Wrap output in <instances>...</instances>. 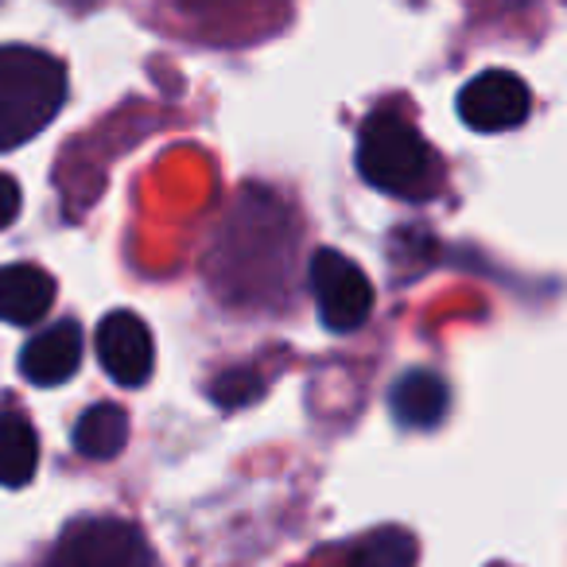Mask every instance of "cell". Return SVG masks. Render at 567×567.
<instances>
[{
    "label": "cell",
    "mask_w": 567,
    "mask_h": 567,
    "mask_svg": "<svg viewBox=\"0 0 567 567\" xmlns=\"http://www.w3.org/2000/svg\"><path fill=\"white\" fill-rule=\"evenodd\" d=\"M358 172L370 187L404 203H424L443 187L440 152L393 105H381L358 128Z\"/></svg>",
    "instance_id": "1"
},
{
    "label": "cell",
    "mask_w": 567,
    "mask_h": 567,
    "mask_svg": "<svg viewBox=\"0 0 567 567\" xmlns=\"http://www.w3.org/2000/svg\"><path fill=\"white\" fill-rule=\"evenodd\" d=\"M66 102V66L35 48H0V152L20 148Z\"/></svg>",
    "instance_id": "2"
},
{
    "label": "cell",
    "mask_w": 567,
    "mask_h": 567,
    "mask_svg": "<svg viewBox=\"0 0 567 567\" xmlns=\"http://www.w3.org/2000/svg\"><path fill=\"white\" fill-rule=\"evenodd\" d=\"M43 567H156V556L133 520L82 517L66 525Z\"/></svg>",
    "instance_id": "3"
},
{
    "label": "cell",
    "mask_w": 567,
    "mask_h": 567,
    "mask_svg": "<svg viewBox=\"0 0 567 567\" xmlns=\"http://www.w3.org/2000/svg\"><path fill=\"white\" fill-rule=\"evenodd\" d=\"M308 284L327 331L350 334L358 327H365V319L373 316V284L347 252L319 249L311 257Z\"/></svg>",
    "instance_id": "4"
},
{
    "label": "cell",
    "mask_w": 567,
    "mask_h": 567,
    "mask_svg": "<svg viewBox=\"0 0 567 567\" xmlns=\"http://www.w3.org/2000/svg\"><path fill=\"white\" fill-rule=\"evenodd\" d=\"M533 113V94L513 71H482L458 90V117L474 133H509Z\"/></svg>",
    "instance_id": "5"
},
{
    "label": "cell",
    "mask_w": 567,
    "mask_h": 567,
    "mask_svg": "<svg viewBox=\"0 0 567 567\" xmlns=\"http://www.w3.org/2000/svg\"><path fill=\"white\" fill-rule=\"evenodd\" d=\"M94 347L102 370L125 389H141L156 370V342H152L148 323L136 311H110L97 323Z\"/></svg>",
    "instance_id": "6"
},
{
    "label": "cell",
    "mask_w": 567,
    "mask_h": 567,
    "mask_svg": "<svg viewBox=\"0 0 567 567\" xmlns=\"http://www.w3.org/2000/svg\"><path fill=\"white\" fill-rule=\"evenodd\" d=\"M82 327L74 319H59L55 327L40 331L20 354V373H24L32 385L55 389L63 381H71L82 365Z\"/></svg>",
    "instance_id": "7"
},
{
    "label": "cell",
    "mask_w": 567,
    "mask_h": 567,
    "mask_svg": "<svg viewBox=\"0 0 567 567\" xmlns=\"http://www.w3.org/2000/svg\"><path fill=\"white\" fill-rule=\"evenodd\" d=\"M451 404V389L440 373L432 370H409L389 389V412L409 432H432L443 424Z\"/></svg>",
    "instance_id": "8"
},
{
    "label": "cell",
    "mask_w": 567,
    "mask_h": 567,
    "mask_svg": "<svg viewBox=\"0 0 567 567\" xmlns=\"http://www.w3.org/2000/svg\"><path fill=\"white\" fill-rule=\"evenodd\" d=\"M55 303V276L40 265H4L0 268V323L32 327Z\"/></svg>",
    "instance_id": "9"
},
{
    "label": "cell",
    "mask_w": 567,
    "mask_h": 567,
    "mask_svg": "<svg viewBox=\"0 0 567 567\" xmlns=\"http://www.w3.org/2000/svg\"><path fill=\"white\" fill-rule=\"evenodd\" d=\"M40 466L35 427L17 409H0V486H28Z\"/></svg>",
    "instance_id": "10"
},
{
    "label": "cell",
    "mask_w": 567,
    "mask_h": 567,
    "mask_svg": "<svg viewBox=\"0 0 567 567\" xmlns=\"http://www.w3.org/2000/svg\"><path fill=\"white\" fill-rule=\"evenodd\" d=\"M125 443H128V416L121 404L102 401L82 412L79 424H74V451L82 458L105 463V458H117L125 451Z\"/></svg>",
    "instance_id": "11"
},
{
    "label": "cell",
    "mask_w": 567,
    "mask_h": 567,
    "mask_svg": "<svg viewBox=\"0 0 567 567\" xmlns=\"http://www.w3.org/2000/svg\"><path fill=\"white\" fill-rule=\"evenodd\" d=\"M416 556H420L416 536L401 525H385L350 544L347 567H416Z\"/></svg>",
    "instance_id": "12"
},
{
    "label": "cell",
    "mask_w": 567,
    "mask_h": 567,
    "mask_svg": "<svg viewBox=\"0 0 567 567\" xmlns=\"http://www.w3.org/2000/svg\"><path fill=\"white\" fill-rule=\"evenodd\" d=\"M260 373L257 370H229L221 373L218 381L210 385V401L218 404V409H241V404H249L252 396L260 393Z\"/></svg>",
    "instance_id": "13"
},
{
    "label": "cell",
    "mask_w": 567,
    "mask_h": 567,
    "mask_svg": "<svg viewBox=\"0 0 567 567\" xmlns=\"http://www.w3.org/2000/svg\"><path fill=\"white\" fill-rule=\"evenodd\" d=\"M20 214V183L0 172V229H9Z\"/></svg>",
    "instance_id": "14"
},
{
    "label": "cell",
    "mask_w": 567,
    "mask_h": 567,
    "mask_svg": "<svg viewBox=\"0 0 567 567\" xmlns=\"http://www.w3.org/2000/svg\"><path fill=\"white\" fill-rule=\"evenodd\" d=\"M63 4H71V9H86L90 0H63Z\"/></svg>",
    "instance_id": "15"
}]
</instances>
